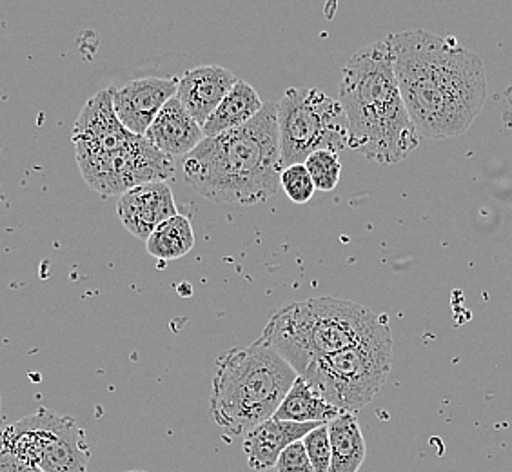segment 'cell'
Listing matches in <instances>:
<instances>
[{
	"label": "cell",
	"instance_id": "6da1fadb",
	"mask_svg": "<svg viewBox=\"0 0 512 472\" xmlns=\"http://www.w3.org/2000/svg\"><path fill=\"white\" fill-rule=\"evenodd\" d=\"M400 95L420 137H458L473 126L487 100L482 59L456 39L429 31L387 37Z\"/></svg>",
	"mask_w": 512,
	"mask_h": 472
},
{
	"label": "cell",
	"instance_id": "7a4b0ae2",
	"mask_svg": "<svg viewBox=\"0 0 512 472\" xmlns=\"http://www.w3.org/2000/svg\"><path fill=\"white\" fill-rule=\"evenodd\" d=\"M276 111L266 102L246 126L204 138L182 158L186 184L218 206H256L276 195L284 171Z\"/></svg>",
	"mask_w": 512,
	"mask_h": 472
},
{
	"label": "cell",
	"instance_id": "3957f363",
	"mask_svg": "<svg viewBox=\"0 0 512 472\" xmlns=\"http://www.w3.org/2000/svg\"><path fill=\"white\" fill-rule=\"evenodd\" d=\"M340 106L347 118V148L376 164H398L420 146L394 75L387 40L356 51L342 71Z\"/></svg>",
	"mask_w": 512,
	"mask_h": 472
},
{
	"label": "cell",
	"instance_id": "277c9868",
	"mask_svg": "<svg viewBox=\"0 0 512 472\" xmlns=\"http://www.w3.org/2000/svg\"><path fill=\"white\" fill-rule=\"evenodd\" d=\"M71 140L80 173L102 197L124 195L133 187L166 182L173 158L166 157L144 137L129 133L113 109V88L86 102L73 126Z\"/></svg>",
	"mask_w": 512,
	"mask_h": 472
},
{
	"label": "cell",
	"instance_id": "5b68a950",
	"mask_svg": "<svg viewBox=\"0 0 512 472\" xmlns=\"http://www.w3.org/2000/svg\"><path fill=\"white\" fill-rule=\"evenodd\" d=\"M296 378L295 369L262 340L233 347L217 360L209 414L227 434L244 436L273 418Z\"/></svg>",
	"mask_w": 512,
	"mask_h": 472
},
{
	"label": "cell",
	"instance_id": "8992f818",
	"mask_svg": "<svg viewBox=\"0 0 512 472\" xmlns=\"http://www.w3.org/2000/svg\"><path fill=\"white\" fill-rule=\"evenodd\" d=\"M385 316L349 300L309 298L278 307L258 340L271 345L300 376L316 360L360 344Z\"/></svg>",
	"mask_w": 512,
	"mask_h": 472
},
{
	"label": "cell",
	"instance_id": "52a82bcc",
	"mask_svg": "<svg viewBox=\"0 0 512 472\" xmlns=\"http://www.w3.org/2000/svg\"><path fill=\"white\" fill-rule=\"evenodd\" d=\"M393 358V335L385 316L360 344L316 360L300 376L340 413L356 414L384 387Z\"/></svg>",
	"mask_w": 512,
	"mask_h": 472
},
{
	"label": "cell",
	"instance_id": "ba28073f",
	"mask_svg": "<svg viewBox=\"0 0 512 472\" xmlns=\"http://www.w3.org/2000/svg\"><path fill=\"white\" fill-rule=\"evenodd\" d=\"M282 166L306 164L315 151L347 148V118L340 102L320 89L291 88L276 102Z\"/></svg>",
	"mask_w": 512,
	"mask_h": 472
},
{
	"label": "cell",
	"instance_id": "9c48e42d",
	"mask_svg": "<svg viewBox=\"0 0 512 472\" xmlns=\"http://www.w3.org/2000/svg\"><path fill=\"white\" fill-rule=\"evenodd\" d=\"M13 456L42 472H88L86 431L71 416L46 407L0 429V458Z\"/></svg>",
	"mask_w": 512,
	"mask_h": 472
},
{
	"label": "cell",
	"instance_id": "30bf717a",
	"mask_svg": "<svg viewBox=\"0 0 512 472\" xmlns=\"http://www.w3.org/2000/svg\"><path fill=\"white\" fill-rule=\"evenodd\" d=\"M178 79L131 80L122 88H113V109L119 117L120 124L129 133L144 137L158 113L177 97Z\"/></svg>",
	"mask_w": 512,
	"mask_h": 472
},
{
	"label": "cell",
	"instance_id": "8fae6325",
	"mask_svg": "<svg viewBox=\"0 0 512 472\" xmlns=\"http://www.w3.org/2000/svg\"><path fill=\"white\" fill-rule=\"evenodd\" d=\"M117 213L122 226L140 240H148L160 224L178 215L173 191L166 182L129 189L120 195Z\"/></svg>",
	"mask_w": 512,
	"mask_h": 472
},
{
	"label": "cell",
	"instance_id": "7c38bea8",
	"mask_svg": "<svg viewBox=\"0 0 512 472\" xmlns=\"http://www.w3.org/2000/svg\"><path fill=\"white\" fill-rule=\"evenodd\" d=\"M233 71L220 66H198L178 79L177 100L188 111L189 117L204 128L218 104L224 100L229 89L237 84Z\"/></svg>",
	"mask_w": 512,
	"mask_h": 472
},
{
	"label": "cell",
	"instance_id": "4fadbf2b",
	"mask_svg": "<svg viewBox=\"0 0 512 472\" xmlns=\"http://www.w3.org/2000/svg\"><path fill=\"white\" fill-rule=\"evenodd\" d=\"M322 423L280 422L269 418L244 434L242 449L247 456V465L251 471L264 472L275 467L280 454L289 445L302 442L306 434Z\"/></svg>",
	"mask_w": 512,
	"mask_h": 472
},
{
	"label": "cell",
	"instance_id": "5bb4252c",
	"mask_svg": "<svg viewBox=\"0 0 512 472\" xmlns=\"http://www.w3.org/2000/svg\"><path fill=\"white\" fill-rule=\"evenodd\" d=\"M151 146L169 158L186 157L204 140V131L188 111L178 102L177 97L158 113L153 124L144 133Z\"/></svg>",
	"mask_w": 512,
	"mask_h": 472
},
{
	"label": "cell",
	"instance_id": "9a60e30c",
	"mask_svg": "<svg viewBox=\"0 0 512 472\" xmlns=\"http://www.w3.org/2000/svg\"><path fill=\"white\" fill-rule=\"evenodd\" d=\"M264 104L266 102H262L260 95L249 82L237 80V84L229 89L215 113L204 124V137H217L226 131L246 126L247 122H251L262 111Z\"/></svg>",
	"mask_w": 512,
	"mask_h": 472
},
{
	"label": "cell",
	"instance_id": "2e32d148",
	"mask_svg": "<svg viewBox=\"0 0 512 472\" xmlns=\"http://www.w3.org/2000/svg\"><path fill=\"white\" fill-rule=\"evenodd\" d=\"M331 465L327 472H358L367 454L364 434L356 414L344 413L327 423Z\"/></svg>",
	"mask_w": 512,
	"mask_h": 472
},
{
	"label": "cell",
	"instance_id": "e0dca14e",
	"mask_svg": "<svg viewBox=\"0 0 512 472\" xmlns=\"http://www.w3.org/2000/svg\"><path fill=\"white\" fill-rule=\"evenodd\" d=\"M340 411L327 404L320 394L315 393L302 376H298L286 398L273 414L275 420L295 423H329L340 416Z\"/></svg>",
	"mask_w": 512,
	"mask_h": 472
},
{
	"label": "cell",
	"instance_id": "ac0fdd59",
	"mask_svg": "<svg viewBox=\"0 0 512 472\" xmlns=\"http://www.w3.org/2000/svg\"><path fill=\"white\" fill-rule=\"evenodd\" d=\"M149 255L162 262L177 260L188 255L195 247V233L188 217L169 218L149 235L146 240Z\"/></svg>",
	"mask_w": 512,
	"mask_h": 472
},
{
	"label": "cell",
	"instance_id": "d6986e66",
	"mask_svg": "<svg viewBox=\"0 0 512 472\" xmlns=\"http://www.w3.org/2000/svg\"><path fill=\"white\" fill-rule=\"evenodd\" d=\"M304 166L315 182L316 191L329 193L338 186L340 175H342V162L335 151H329V149L315 151L311 157L307 158Z\"/></svg>",
	"mask_w": 512,
	"mask_h": 472
},
{
	"label": "cell",
	"instance_id": "ffe728a7",
	"mask_svg": "<svg viewBox=\"0 0 512 472\" xmlns=\"http://www.w3.org/2000/svg\"><path fill=\"white\" fill-rule=\"evenodd\" d=\"M280 186L286 191L287 197L291 198L298 206L307 204L311 198L315 197V182L304 164H295V166L284 168L280 175Z\"/></svg>",
	"mask_w": 512,
	"mask_h": 472
},
{
	"label": "cell",
	"instance_id": "44dd1931",
	"mask_svg": "<svg viewBox=\"0 0 512 472\" xmlns=\"http://www.w3.org/2000/svg\"><path fill=\"white\" fill-rule=\"evenodd\" d=\"M302 443H304V449H306L307 456H309V462L313 465V471H329V465H331V442H329L327 423L318 425L311 433L306 434V438L302 440Z\"/></svg>",
	"mask_w": 512,
	"mask_h": 472
},
{
	"label": "cell",
	"instance_id": "7402d4cb",
	"mask_svg": "<svg viewBox=\"0 0 512 472\" xmlns=\"http://www.w3.org/2000/svg\"><path fill=\"white\" fill-rule=\"evenodd\" d=\"M275 469L278 472H315L302 442L289 445L286 451L280 454Z\"/></svg>",
	"mask_w": 512,
	"mask_h": 472
},
{
	"label": "cell",
	"instance_id": "603a6c76",
	"mask_svg": "<svg viewBox=\"0 0 512 472\" xmlns=\"http://www.w3.org/2000/svg\"><path fill=\"white\" fill-rule=\"evenodd\" d=\"M0 472H42L35 465L22 462L13 456H2L0 458Z\"/></svg>",
	"mask_w": 512,
	"mask_h": 472
},
{
	"label": "cell",
	"instance_id": "cb8c5ba5",
	"mask_svg": "<svg viewBox=\"0 0 512 472\" xmlns=\"http://www.w3.org/2000/svg\"><path fill=\"white\" fill-rule=\"evenodd\" d=\"M0 422H2V396H0Z\"/></svg>",
	"mask_w": 512,
	"mask_h": 472
},
{
	"label": "cell",
	"instance_id": "d4e9b609",
	"mask_svg": "<svg viewBox=\"0 0 512 472\" xmlns=\"http://www.w3.org/2000/svg\"><path fill=\"white\" fill-rule=\"evenodd\" d=\"M133 472H138V471H133Z\"/></svg>",
	"mask_w": 512,
	"mask_h": 472
}]
</instances>
